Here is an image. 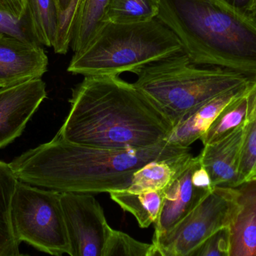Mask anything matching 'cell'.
Returning a JSON list of instances; mask_svg holds the SVG:
<instances>
[{
    "mask_svg": "<svg viewBox=\"0 0 256 256\" xmlns=\"http://www.w3.org/2000/svg\"><path fill=\"white\" fill-rule=\"evenodd\" d=\"M70 109L57 135L80 145L143 149L166 141L173 126L120 75L86 76L72 90Z\"/></svg>",
    "mask_w": 256,
    "mask_h": 256,
    "instance_id": "cell-1",
    "label": "cell"
},
{
    "mask_svg": "<svg viewBox=\"0 0 256 256\" xmlns=\"http://www.w3.org/2000/svg\"><path fill=\"white\" fill-rule=\"evenodd\" d=\"M190 151L164 141L143 149L112 150L73 144L57 135L9 163L20 181L60 192L126 190L146 164Z\"/></svg>",
    "mask_w": 256,
    "mask_h": 256,
    "instance_id": "cell-2",
    "label": "cell"
},
{
    "mask_svg": "<svg viewBox=\"0 0 256 256\" xmlns=\"http://www.w3.org/2000/svg\"><path fill=\"white\" fill-rule=\"evenodd\" d=\"M156 19L196 66L256 78V21L224 0H160Z\"/></svg>",
    "mask_w": 256,
    "mask_h": 256,
    "instance_id": "cell-3",
    "label": "cell"
},
{
    "mask_svg": "<svg viewBox=\"0 0 256 256\" xmlns=\"http://www.w3.org/2000/svg\"><path fill=\"white\" fill-rule=\"evenodd\" d=\"M134 74L136 88L172 126L198 105L256 79L224 68L198 67L184 52L149 63Z\"/></svg>",
    "mask_w": 256,
    "mask_h": 256,
    "instance_id": "cell-4",
    "label": "cell"
},
{
    "mask_svg": "<svg viewBox=\"0 0 256 256\" xmlns=\"http://www.w3.org/2000/svg\"><path fill=\"white\" fill-rule=\"evenodd\" d=\"M180 52L177 36L156 18L136 24L106 22L82 51L74 54L68 72L84 77L134 73Z\"/></svg>",
    "mask_w": 256,
    "mask_h": 256,
    "instance_id": "cell-5",
    "label": "cell"
},
{
    "mask_svg": "<svg viewBox=\"0 0 256 256\" xmlns=\"http://www.w3.org/2000/svg\"><path fill=\"white\" fill-rule=\"evenodd\" d=\"M61 192L18 180L10 206L15 237L40 252L61 256L70 246L62 207Z\"/></svg>",
    "mask_w": 256,
    "mask_h": 256,
    "instance_id": "cell-6",
    "label": "cell"
},
{
    "mask_svg": "<svg viewBox=\"0 0 256 256\" xmlns=\"http://www.w3.org/2000/svg\"><path fill=\"white\" fill-rule=\"evenodd\" d=\"M237 208L236 189L214 186L174 228L153 237L156 255L190 256L214 233L230 226Z\"/></svg>",
    "mask_w": 256,
    "mask_h": 256,
    "instance_id": "cell-7",
    "label": "cell"
},
{
    "mask_svg": "<svg viewBox=\"0 0 256 256\" xmlns=\"http://www.w3.org/2000/svg\"><path fill=\"white\" fill-rule=\"evenodd\" d=\"M62 207L70 256H102L111 227L100 203L92 195L61 192Z\"/></svg>",
    "mask_w": 256,
    "mask_h": 256,
    "instance_id": "cell-8",
    "label": "cell"
},
{
    "mask_svg": "<svg viewBox=\"0 0 256 256\" xmlns=\"http://www.w3.org/2000/svg\"><path fill=\"white\" fill-rule=\"evenodd\" d=\"M214 186L208 173L200 162V156H194L184 171L166 188L153 237L174 228L204 199Z\"/></svg>",
    "mask_w": 256,
    "mask_h": 256,
    "instance_id": "cell-9",
    "label": "cell"
},
{
    "mask_svg": "<svg viewBox=\"0 0 256 256\" xmlns=\"http://www.w3.org/2000/svg\"><path fill=\"white\" fill-rule=\"evenodd\" d=\"M46 96V84L42 78L0 87V149L22 135Z\"/></svg>",
    "mask_w": 256,
    "mask_h": 256,
    "instance_id": "cell-10",
    "label": "cell"
},
{
    "mask_svg": "<svg viewBox=\"0 0 256 256\" xmlns=\"http://www.w3.org/2000/svg\"><path fill=\"white\" fill-rule=\"evenodd\" d=\"M48 67V57L40 45L0 36V81L6 85L42 78Z\"/></svg>",
    "mask_w": 256,
    "mask_h": 256,
    "instance_id": "cell-11",
    "label": "cell"
},
{
    "mask_svg": "<svg viewBox=\"0 0 256 256\" xmlns=\"http://www.w3.org/2000/svg\"><path fill=\"white\" fill-rule=\"evenodd\" d=\"M244 132V123L222 139L204 145L198 155L213 186L236 187L240 184L238 170Z\"/></svg>",
    "mask_w": 256,
    "mask_h": 256,
    "instance_id": "cell-12",
    "label": "cell"
},
{
    "mask_svg": "<svg viewBox=\"0 0 256 256\" xmlns=\"http://www.w3.org/2000/svg\"><path fill=\"white\" fill-rule=\"evenodd\" d=\"M256 80L224 92L190 111L173 126L166 141L182 148H189L206 133L220 112L232 101L246 93Z\"/></svg>",
    "mask_w": 256,
    "mask_h": 256,
    "instance_id": "cell-13",
    "label": "cell"
},
{
    "mask_svg": "<svg viewBox=\"0 0 256 256\" xmlns=\"http://www.w3.org/2000/svg\"><path fill=\"white\" fill-rule=\"evenodd\" d=\"M234 188L237 208L228 226L230 256H256V176Z\"/></svg>",
    "mask_w": 256,
    "mask_h": 256,
    "instance_id": "cell-14",
    "label": "cell"
},
{
    "mask_svg": "<svg viewBox=\"0 0 256 256\" xmlns=\"http://www.w3.org/2000/svg\"><path fill=\"white\" fill-rule=\"evenodd\" d=\"M194 156L190 151L154 161L137 170L126 191L132 193L165 189L188 166Z\"/></svg>",
    "mask_w": 256,
    "mask_h": 256,
    "instance_id": "cell-15",
    "label": "cell"
},
{
    "mask_svg": "<svg viewBox=\"0 0 256 256\" xmlns=\"http://www.w3.org/2000/svg\"><path fill=\"white\" fill-rule=\"evenodd\" d=\"M18 179L9 163L0 161V256L21 255L10 220V206Z\"/></svg>",
    "mask_w": 256,
    "mask_h": 256,
    "instance_id": "cell-16",
    "label": "cell"
},
{
    "mask_svg": "<svg viewBox=\"0 0 256 256\" xmlns=\"http://www.w3.org/2000/svg\"><path fill=\"white\" fill-rule=\"evenodd\" d=\"M165 189L132 192L126 190L110 193L111 198L123 210L134 215L140 228H148L159 217L164 201Z\"/></svg>",
    "mask_w": 256,
    "mask_h": 256,
    "instance_id": "cell-17",
    "label": "cell"
},
{
    "mask_svg": "<svg viewBox=\"0 0 256 256\" xmlns=\"http://www.w3.org/2000/svg\"><path fill=\"white\" fill-rule=\"evenodd\" d=\"M110 0H82L72 32L70 48L80 52L105 24Z\"/></svg>",
    "mask_w": 256,
    "mask_h": 256,
    "instance_id": "cell-18",
    "label": "cell"
},
{
    "mask_svg": "<svg viewBox=\"0 0 256 256\" xmlns=\"http://www.w3.org/2000/svg\"><path fill=\"white\" fill-rule=\"evenodd\" d=\"M26 13L38 42L54 48L60 18L55 0H26Z\"/></svg>",
    "mask_w": 256,
    "mask_h": 256,
    "instance_id": "cell-19",
    "label": "cell"
},
{
    "mask_svg": "<svg viewBox=\"0 0 256 256\" xmlns=\"http://www.w3.org/2000/svg\"><path fill=\"white\" fill-rule=\"evenodd\" d=\"M250 88L232 101L220 112L210 127L200 138L203 145L222 139L245 123L249 109L248 95Z\"/></svg>",
    "mask_w": 256,
    "mask_h": 256,
    "instance_id": "cell-20",
    "label": "cell"
},
{
    "mask_svg": "<svg viewBox=\"0 0 256 256\" xmlns=\"http://www.w3.org/2000/svg\"><path fill=\"white\" fill-rule=\"evenodd\" d=\"M160 0H110L105 23L136 24L158 17Z\"/></svg>",
    "mask_w": 256,
    "mask_h": 256,
    "instance_id": "cell-21",
    "label": "cell"
},
{
    "mask_svg": "<svg viewBox=\"0 0 256 256\" xmlns=\"http://www.w3.org/2000/svg\"><path fill=\"white\" fill-rule=\"evenodd\" d=\"M249 109L244 123L239 163L240 183L256 175V80L249 91Z\"/></svg>",
    "mask_w": 256,
    "mask_h": 256,
    "instance_id": "cell-22",
    "label": "cell"
},
{
    "mask_svg": "<svg viewBox=\"0 0 256 256\" xmlns=\"http://www.w3.org/2000/svg\"><path fill=\"white\" fill-rule=\"evenodd\" d=\"M112 255L154 256L156 251L153 243H142L126 233L111 228L102 256Z\"/></svg>",
    "mask_w": 256,
    "mask_h": 256,
    "instance_id": "cell-23",
    "label": "cell"
},
{
    "mask_svg": "<svg viewBox=\"0 0 256 256\" xmlns=\"http://www.w3.org/2000/svg\"><path fill=\"white\" fill-rule=\"evenodd\" d=\"M0 36H12L28 43L40 45L33 34L27 15L22 18H18L1 7Z\"/></svg>",
    "mask_w": 256,
    "mask_h": 256,
    "instance_id": "cell-24",
    "label": "cell"
},
{
    "mask_svg": "<svg viewBox=\"0 0 256 256\" xmlns=\"http://www.w3.org/2000/svg\"><path fill=\"white\" fill-rule=\"evenodd\" d=\"M82 0H72L67 10L60 16L56 40L54 46V51L58 54H66L72 42L74 24Z\"/></svg>",
    "mask_w": 256,
    "mask_h": 256,
    "instance_id": "cell-25",
    "label": "cell"
},
{
    "mask_svg": "<svg viewBox=\"0 0 256 256\" xmlns=\"http://www.w3.org/2000/svg\"><path fill=\"white\" fill-rule=\"evenodd\" d=\"M230 228L224 227L206 239L190 256H230Z\"/></svg>",
    "mask_w": 256,
    "mask_h": 256,
    "instance_id": "cell-26",
    "label": "cell"
},
{
    "mask_svg": "<svg viewBox=\"0 0 256 256\" xmlns=\"http://www.w3.org/2000/svg\"><path fill=\"white\" fill-rule=\"evenodd\" d=\"M0 7L18 18L26 16V0H0Z\"/></svg>",
    "mask_w": 256,
    "mask_h": 256,
    "instance_id": "cell-27",
    "label": "cell"
},
{
    "mask_svg": "<svg viewBox=\"0 0 256 256\" xmlns=\"http://www.w3.org/2000/svg\"><path fill=\"white\" fill-rule=\"evenodd\" d=\"M228 4L232 6L233 7L239 9L242 12L248 13L249 12L252 5L254 4L255 0H224Z\"/></svg>",
    "mask_w": 256,
    "mask_h": 256,
    "instance_id": "cell-28",
    "label": "cell"
},
{
    "mask_svg": "<svg viewBox=\"0 0 256 256\" xmlns=\"http://www.w3.org/2000/svg\"><path fill=\"white\" fill-rule=\"evenodd\" d=\"M70 1L72 0H55L57 7H58V11H60V16L67 10Z\"/></svg>",
    "mask_w": 256,
    "mask_h": 256,
    "instance_id": "cell-29",
    "label": "cell"
},
{
    "mask_svg": "<svg viewBox=\"0 0 256 256\" xmlns=\"http://www.w3.org/2000/svg\"><path fill=\"white\" fill-rule=\"evenodd\" d=\"M248 15L252 18V19L256 21V0L254 1V4L251 6L249 12H248Z\"/></svg>",
    "mask_w": 256,
    "mask_h": 256,
    "instance_id": "cell-30",
    "label": "cell"
},
{
    "mask_svg": "<svg viewBox=\"0 0 256 256\" xmlns=\"http://www.w3.org/2000/svg\"><path fill=\"white\" fill-rule=\"evenodd\" d=\"M4 86H7L6 84H4V82H2V81H0V87H4Z\"/></svg>",
    "mask_w": 256,
    "mask_h": 256,
    "instance_id": "cell-31",
    "label": "cell"
},
{
    "mask_svg": "<svg viewBox=\"0 0 256 256\" xmlns=\"http://www.w3.org/2000/svg\"></svg>",
    "mask_w": 256,
    "mask_h": 256,
    "instance_id": "cell-32",
    "label": "cell"
}]
</instances>
